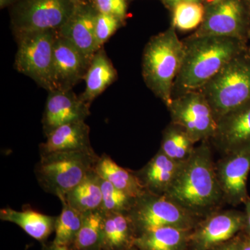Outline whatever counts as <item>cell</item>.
Here are the masks:
<instances>
[{
	"instance_id": "1",
	"label": "cell",
	"mask_w": 250,
	"mask_h": 250,
	"mask_svg": "<svg viewBox=\"0 0 250 250\" xmlns=\"http://www.w3.org/2000/svg\"><path fill=\"white\" fill-rule=\"evenodd\" d=\"M184 57L172 98L198 90L248 47V41L223 36L190 35L182 40Z\"/></svg>"
},
{
	"instance_id": "2",
	"label": "cell",
	"mask_w": 250,
	"mask_h": 250,
	"mask_svg": "<svg viewBox=\"0 0 250 250\" xmlns=\"http://www.w3.org/2000/svg\"><path fill=\"white\" fill-rule=\"evenodd\" d=\"M164 195L195 214L210 209L223 200L207 141L195 147Z\"/></svg>"
},
{
	"instance_id": "3",
	"label": "cell",
	"mask_w": 250,
	"mask_h": 250,
	"mask_svg": "<svg viewBox=\"0 0 250 250\" xmlns=\"http://www.w3.org/2000/svg\"><path fill=\"white\" fill-rule=\"evenodd\" d=\"M183 57V41L172 25L151 38L143 51V80L167 107L172 102L174 83Z\"/></svg>"
},
{
	"instance_id": "4",
	"label": "cell",
	"mask_w": 250,
	"mask_h": 250,
	"mask_svg": "<svg viewBox=\"0 0 250 250\" xmlns=\"http://www.w3.org/2000/svg\"><path fill=\"white\" fill-rule=\"evenodd\" d=\"M198 90L209 104L217 122L224 115L250 101V47L230 61Z\"/></svg>"
},
{
	"instance_id": "5",
	"label": "cell",
	"mask_w": 250,
	"mask_h": 250,
	"mask_svg": "<svg viewBox=\"0 0 250 250\" xmlns=\"http://www.w3.org/2000/svg\"><path fill=\"white\" fill-rule=\"evenodd\" d=\"M94 153L61 152L42 155L36 167L39 183L62 199L93 170Z\"/></svg>"
},
{
	"instance_id": "6",
	"label": "cell",
	"mask_w": 250,
	"mask_h": 250,
	"mask_svg": "<svg viewBox=\"0 0 250 250\" xmlns=\"http://www.w3.org/2000/svg\"><path fill=\"white\" fill-rule=\"evenodd\" d=\"M79 1L17 0L11 6V27L16 38L37 31H59L71 17Z\"/></svg>"
},
{
	"instance_id": "7",
	"label": "cell",
	"mask_w": 250,
	"mask_h": 250,
	"mask_svg": "<svg viewBox=\"0 0 250 250\" xmlns=\"http://www.w3.org/2000/svg\"><path fill=\"white\" fill-rule=\"evenodd\" d=\"M57 36L58 31L47 30L16 38L18 48L15 68L48 92L52 90V67Z\"/></svg>"
},
{
	"instance_id": "8",
	"label": "cell",
	"mask_w": 250,
	"mask_h": 250,
	"mask_svg": "<svg viewBox=\"0 0 250 250\" xmlns=\"http://www.w3.org/2000/svg\"><path fill=\"white\" fill-rule=\"evenodd\" d=\"M205 16L192 35L223 36L248 41L250 12L246 0H204Z\"/></svg>"
},
{
	"instance_id": "9",
	"label": "cell",
	"mask_w": 250,
	"mask_h": 250,
	"mask_svg": "<svg viewBox=\"0 0 250 250\" xmlns=\"http://www.w3.org/2000/svg\"><path fill=\"white\" fill-rule=\"evenodd\" d=\"M171 123L185 130L195 143L211 139L218 126L213 110L200 90L172 98L167 106Z\"/></svg>"
},
{
	"instance_id": "10",
	"label": "cell",
	"mask_w": 250,
	"mask_h": 250,
	"mask_svg": "<svg viewBox=\"0 0 250 250\" xmlns=\"http://www.w3.org/2000/svg\"><path fill=\"white\" fill-rule=\"evenodd\" d=\"M195 214L166 195L146 194L132 207V220L145 231L163 227L184 229Z\"/></svg>"
},
{
	"instance_id": "11",
	"label": "cell",
	"mask_w": 250,
	"mask_h": 250,
	"mask_svg": "<svg viewBox=\"0 0 250 250\" xmlns=\"http://www.w3.org/2000/svg\"><path fill=\"white\" fill-rule=\"evenodd\" d=\"M250 171V149L227 154L215 167L223 199L233 206L245 204L250 199L247 181Z\"/></svg>"
},
{
	"instance_id": "12",
	"label": "cell",
	"mask_w": 250,
	"mask_h": 250,
	"mask_svg": "<svg viewBox=\"0 0 250 250\" xmlns=\"http://www.w3.org/2000/svg\"><path fill=\"white\" fill-rule=\"evenodd\" d=\"M90 62L70 41L59 34L54 42L52 90H70L85 78Z\"/></svg>"
},
{
	"instance_id": "13",
	"label": "cell",
	"mask_w": 250,
	"mask_h": 250,
	"mask_svg": "<svg viewBox=\"0 0 250 250\" xmlns=\"http://www.w3.org/2000/svg\"><path fill=\"white\" fill-rule=\"evenodd\" d=\"M98 11L93 4L81 0L71 17L58 31L91 62L98 52L95 44V21Z\"/></svg>"
},
{
	"instance_id": "14",
	"label": "cell",
	"mask_w": 250,
	"mask_h": 250,
	"mask_svg": "<svg viewBox=\"0 0 250 250\" xmlns=\"http://www.w3.org/2000/svg\"><path fill=\"white\" fill-rule=\"evenodd\" d=\"M210 140L226 154L250 149V101L220 118Z\"/></svg>"
},
{
	"instance_id": "15",
	"label": "cell",
	"mask_w": 250,
	"mask_h": 250,
	"mask_svg": "<svg viewBox=\"0 0 250 250\" xmlns=\"http://www.w3.org/2000/svg\"><path fill=\"white\" fill-rule=\"evenodd\" d=\"M90 104L72 90L49 91L44 113V129L47 134L56 128L72 122L85 121L89 115Z\"/></svg>"
},
{
	"instance_id": "16",
	"label": "cell",
	"mask_w": 250,
	"mask_h": 250,
	"mask_svg": "<svg viewBox=\"0 0 250 250\" xmlns=\"http://www.w3.org/2000/svg\"><path fill=\"white\" fill-rule=\"evenodd\" d=\"M89 131L85 121L72 122L56 128L47 134V141L41 146L42 155L61 152L93 153Z\"/></svg>"
},
{
	"instance_id": "17",
	"label": "cell",
	"mask_w": 250,
	"mask_h": 250,
	"mask_svg": "<svg viewBox=\"0 0 250 250\" xmlns=\"http://www.w3.org/2000/svg\"><path fill=\"white\" fill-rule=\"evenodd\" d=\"M246 226L245 212L228 210L213 215L196 233L195 241L202 249L228 241Z\"/></svg>"
},
{
	"instance_id": "18",
	"label": "cell",
	"mask_w": 250,
	"mask_h": 250,
	"mask_svg": "<svg viewBox=\"0 0 250 250\" xmlns=\"http://www.w3.org/2000/svg\"><path fill=\"white\" fill-rule=\"evenodd\" d=\"M185 161L170 159L159 150L140 172L144 187L154 195H164L170 188Z\"/></svg>"
},
{
	"instance_id": "19",
	"label": "cell",
	"mask_w": 250,
	"mask_h": 250,
	"mask_svg": "<svg viewBox=\"0 0 250 250\" xmlns=\"http://www.w3.org/2000/svg\"><path fill=\"white\" fill-rule=\"evenodd\" d=\"M117 77L118 74L116 68L104 50L100 49L94 55L87 70L84 78L85 90L80 95L81 98L90 104L112 84Z\"/></svg>"
},
{
	"instance_id": "20",
	"label": "cell",
	"mask_w": 250,
	"mask_h": 250,
	"mask_svg": "<svg viewBox=\"0 0 250 250\" xmlns=\"http://www.w3.org/2000/svg\"><path fill=\"white\" fill-rule=\"evenodd\" d=\"M0 218L4 221L16 224L29 236L39 241H44L55 229L57 221L54 217L34 210L19 211L9 207L1 210Z\"/></svg>"
},
{
	"instance_id": "21",
	"label": "cell",
	"mask_w": 250,
	"mask_h": 250,
	"mask_svg": "<svg viewBox=\"0 0 250 250\" xmlns=\"http://www.w3.org/2000/svg\"><path fill=\"white\" fill-rule=\"evenodd\" d=\"M94 170L101 178L108 181L135 200L146 194V187L139 177L118 166L108 156H104L97 161Z\"/></svg>"
},
{
	"instance_id": "22",
	"label": "cell",
	"mask_w": 250,
	"mask_h": 250,
	"mask_svg": "<svg viewBox=\"0 0 250 250\" xmlns=\"http://www.w3.org/2000/svg\"><path fill=\"white\" fill-rule=\"evenodd\" d=\"M100 179L93 169L61 200H65L72 208L81 213L98 210L103 205Z\"/></svg>"
},
{
	"instance_id": "23",
	"label": "cell",
	"mask_w": 250,
	"mask_h": 250,
	"mask_svg": "<svg viewBox=\"0 0 250 250\" xmlns=\"http://www.w3.org/2000/svg\"><path fill=\"white\" fill-rule=\"evenodd\" d=\"M131 220L123 212H108L104 222L101 250H120L131 236Z\"/></svg>"
},
{
	"instance_id": "24",
	"label": "cell",
	"mask_w": 250,
	"mask_h": 250,
	"mask_svg": "<svg viewBox=\"0 0 250 250\" xmlns=\"http://www.w3.org/2000/svg\"><path fill=\"white\" fill-rule=\"evenodd\" d=\"M195 144L185 130L170 123L163 133L160 150L174 161H186L193 152Z\"/></svg>"
},
{
	"instance_id": "25",
	"label": "cell",
	"mask_w": 250,
	"mask_h": 250,
	"mask_svg": "<svg viewBox=\"0 0 250 250\" xmlns=\"http://www.w3.org/2000/svg\"><path fill=\"white\" fill-rule=\"evenodd\" d=\"M105 215L95 210L83 213V223L73 245L77 250H101Z\"/></svg>"
},
{
	"instance_id": "26",
	"label": "cell",
	"mask_w": 250,
	"mask_h": 250,
	"mask_svg": "<svg viewBox=\"0 0 250 250\" xmlns=\"http://www.w3.org/2000/svg\"><path fill=\"white\" fill-rule=\"evenodd\" d=\"M184 229L163 227L150 231L136 241V244L144 250H178L184 240Z\"/></svg>"
},
{
	"instance_id": "27",
	"label": "cell",
	"mask_w": 250,
	"mask_h": 250,
	"mask_svg": "<svg viewBox=\"0 0 250 250\" xmlns=\"http://www.w3.org/2000/svg\"><path fill=\"white\" fill-rule=\"evenodd\" d=\"M62 213L57 218L53 244L67 246L73 244L83 223V213L72 208L65 200Z\"/></svg>"
},
{
	"instance_id": "28",
	"label": "cell",
	"mask_w": 250,
	"mask_h": 250,
	"mask_svg": "<svg viewBox=\"0 0 250 250\" xmlns=\"http://www.w3.org/2000/svg\"><path fill=\"white\" fill-rule=\"evenodd\" d=\"M171 25L180 31L196 30L201 25L205 16L203 2H188L182 1L172 11Z\"/></svg>"
},
{
	"instance_id": "29",
	"label": "cell",
	"mask_w": 250,
	"mask_h": 250,
	"mask_svg": "<svg viewBox=\"0 0 250 250\" xmlns=\"http://www.w3.org/2000/svg\"><path fill=\"white\" fill-rule=\"evenodd\" d=\"M100 184L103 192L102 207L106 211L123 212L131 209L137 200L117 188L105 179H100Z\"/></svg>"
},
{
	"instance_id": "30",
	"label": "cell",
	"mask_w": 250,
	"mask_h": 250,
	"mask_svg": "<svg viewBox=\"0 0 250 250\" xmlns=\"http://www.w3.org/2000/svg\"><path fill=\"white\" fill-rule=\"evenodd\" d=\"M124 21L112 15L98 12L95 28V44L98 51L103 48L104 44L122 27Z\"/></svg>"
},
{
	"instance_id": "31",
	"label": "cell",
	"mask_w": 250,
	"mask_h": 250,
	"mask_svg": "<svg viewBox=\"0 0 250 250\" xmlns=\"http://www.w3.org/2000/svg\"><path fill=\"white\" fill-rule=\"evenodd\" d=\"M99 13L112 15L125 21L127 13V0H93Z\"/></svg>"
},
{
	"instance_id": "32",
	"label": "cell",
	"mask_w": 250,
	"mask_h": 250,
	"mask_svg": "<svg viewBox=\"0 0 250 250\" xmlns=\"http://www.w3.org/2000/svg\"><path fill=\"white\" fill-rule=\"evenodd\" d=\"M246 205V210H245V214H246V228L249 232L250 237V198L245 203Z\"/></svg>"
},
{
	"instance_id": "33",
	"label": "cell",
	"mask_w": 250,
	"mask_h": 250,
	"mask_svg": "<svg viewBox=\"0 0 250 250\" xmlns=\"http://www.w3.org/2000/svg\"><path fill=\"white\" fill-rule=\"evenodd\" d=\"M161 1H163L166 8L172 11L175 7L176 5L178 4L182 0H161Z\"/></svg>"
},
{
	"instance_id": "34",
	"label": "cell",
	"mask_w": 250,
	"mask_h": 250,
	"mask_svg": "<svg viewBox=\"0 0 250 250\" xmlns=\"http://www.w3.org/2000/svg\"><path fill=\"white\" fill-rule=\"evenodd\" d=\"M17 0H0V8L1 9L11 6Z\"/></svg>"
},
{
	"instance_id": "35",
	"label": "cell",
	"mask_w": 250,
	"mask_h": 250,
	"mask_svg": "<svg viewBox=\"0 0 250 250\" xmlns=\"http://www.w3.org/2000/svg\"><path fill=\"white\" fill-rule=\"evenodd\" d=\"M239 246V250H250V237Z\"/></svg>"
},
{
	"instance_id": "36",
	"label": "cell",
	"mask_w": 250,
	"mask_h": 250,
	"mask_svg": "<svg viewBox=\"0 0 250 250\" xmlns=\"http://www.w3.org/2000/svg\"><path fill=\"white\" fill-rule=\"evenodd\" d=\"M217 250H239V246L238 245L230 244Z\"/></svg>"
},
{
	"instance_id": "37",
	"label": "cell",
	"mask_w": 250,
	"mask_h": 250,
	"mask_svg": "<svg viewBox=\"0 0 250 250\" xmlns=\"http://www.w3.org/2000/svg\"><path fill=\"white\" fill-rule=\"evenodd\" d=\"M47 250H70L67 246H57V245L52 244V246L47 248Z\"/></svg>"
},
{
	"instance_id": "38",
	"label": "cell",
	"mask_w": 250,
	"mask_h": 250,
	"mask_svg": "<svg viewBox=\"0 0 250 250\" xmlns=\"http://www.w3.org/2000/svg\"><path fill=\"white\" fill-rule=\"evenodd\" d=\"M182 1H188V2L202 3L203 2L204 0H182Z\"/></svg>"
},
{
	"instance_id": "39",
	"label": "cell",
	"mask_w": 250,
	"mask_h": 250,
	"mask_svg": "<svg viewBox=\"0 0 250 250\" xmlns=\"http://www.w3.org/2000/svg\"><path fill=\"white\" fill-rule=\"evenodd\" d=\"M247 3H248V7H249L250 12V0H246Z\"/></svg>"
},
{
	"instance_id": "40",
	"label": "cell",
	"mask_w": 250,
	"mask_h": 250,
	"mask_svg": "<svg viewBox=\"0 0 250 250\" xmlns=\"http://www.w3.org/2000/svg\"><path fill=\"white\" fill-rule=\"evenodd\" d=\"M248 41H250V31L249 34H248Z\"/></svg>"
},
{
	"instance_id": "41",
	"label": "cell",
	"mask_w": 250,
	"mask_h": 250,
	"mask_svg": "<svg viewBox=\"0 0 250 250\" xmlns=\"http://www.w3.org/2000/svg\"><path fill=\"white\" fill-rule=\"evenodd\" d=\"M74 1H81V0H74Z\"/></svg>"
}]
</instances>
